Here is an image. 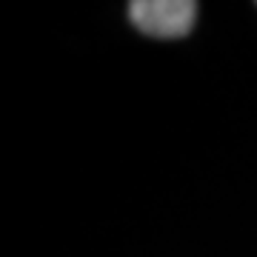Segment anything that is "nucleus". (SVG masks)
Instances as JSON below:
<instances>
[{
  "mask_svg": "<svg viewBox=\"0 0 257 257\" xmlns=\"http://www.w3.org/2000/svg\"><path fill=\"white\" fill-rule=\"evenodd\" d=\"M132 23L149 37H186L197 20V3L192 0H132Z\"/></svg>",
  "mask_w": 257,
  "mask_h": 257,
  "instance_id": "1",
  "label": "nucleus"
}]
</instances>
